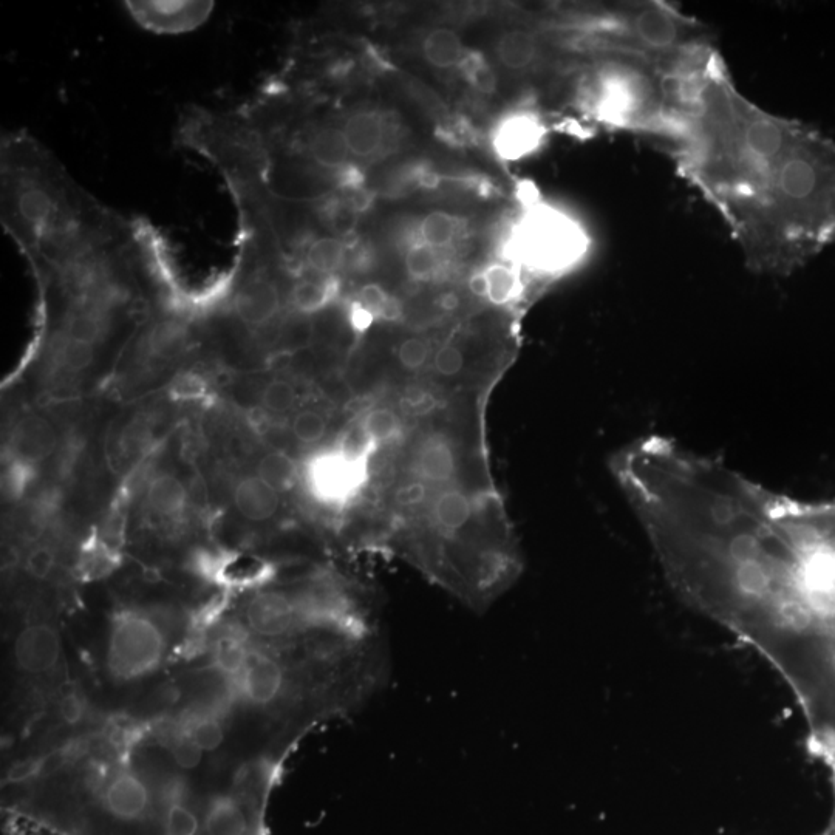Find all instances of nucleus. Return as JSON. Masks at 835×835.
<instances>
[{
  "label": "nucleus",
  "mask_w": 835,
  "mask_h": 835,
  "mask_svg": "<svg viewBox=\"0 0 835 835\" xmlns=\"http://www.w3.org/2000/svg\"><path fill=\"white\" fill-rule=\"evenodd\" d=\"M147 505L161 517H172L185 509L188 491L175 475L163 474L150 481L146 494Z\"/></svg>",
  "instance_id": "obj_18"
},
{
  "label": "nucleus",
  "mask_w": 835,
  "mask_h": 835,
  "mask_svg": "<svg viewBox=\"0 0 835 835\" xmlns=\"http://www.w3.org/2000/svg\"><path fill=\"white\" fill-rule=\"evenodd\" d=\"M251 645L246 633L240 630H225L214 642V664L223 675L236 681L245 667Z\"/></svg>",
  "instance_id": "obj_19"
},
{
  "label": "nucleus",
  "mask_w": 835,
  "mask_h": 835,
  "mask_svg": "<svg viewBox=\"0 0 835 835\" xmlns=\"http://www.w3.org/2000/svg\"><path fill=\"white\" fill-rule=\"evenodd\" d=\"M172 758L181 769H194L202 761L203 750L180 729V733L171 738L169 744Z\"/></svg>",
  "instance_id": "obj_33"
},
{
  "label": "nucleus",
  "mask_w": 835,
  "mask_h": 835,
  "mask_svg": "<svg viewBox=\"0 0 835 835\" xmlns=\"http://www.w3.org/2000/svg\"><path fill=\"white\" fill-rule=\"evenodd\" d=\"M279 503V492L259 475L242 478L234 489L237 512L249 522L262 523L273 519Z\"/></svg>",
  "instance_id": "obj_15"
},
{
  "label": "nucleus",
  "mask_w": 835,
  "mask_h": 835,
  "mask_svg": "<svg viewBox=\"0 0 835 835\" xmlns=\"http://www.w3.org/2000/svg\"><path fill=\"white\" fill-rule=\"evenodd\" d=\"M362 307L367 308L375 319L393 321L399 316V305L389 293L378 283H367L358 291L356 299Z\"/></svg>",
  "instance_id": "obj_28"
},
{
  "label": "nucleus",
  "mask_w": 835,
  "mask_h": 835,
  "mask_svg": "<svg viewBox=\"0 0 835 835\" xmlns=\"http://www.w3.org/2000/svg\"><path fill=\"white\" fill-rule=\"evenodd\" d=\"M155 794L137 774L120 771L99 792V811L121 829L141 828L154 811Z\"/></svg>",
  "instance_id": "obj_5"
},
{
  "label": "nucleus",
  "mask_w": 835,
  "mask_h": 835,
  "mask_svg": "<svg viewBox=\"0 0 835 835\" xmlns=\"http://www.w3.org/2000/svg\"><path fill=\"white\" fill-rule=\"evenodd\" d=\"M55 563V549L48 545H38L28 553L25 570L33 579L45 580L55 570Z\"/></svg>",
  "instance_id": "obj_34"
},
{
  "label": "nucleus",
  "mask_w": 835,
  "mask_h": 835,
  "mask_svg": "<svg viewBox=\"0 0 835 835\" xmlns=\"http://www.w3.org/2000/svg\"><path fill=\"white\" fill-rule=\"evenodd\" d=\"M542 116L532 110H517L501 118L492 133L495 154L505 161H519L539 149L545 140Z\"/></svg>",
  "instance_id": "obj_7"
},
{
  "label": "nucleus",
  "mask_w": 835,
  "mask_h": 835,
  "mask_svg": "<svg viewBox=\"0 0 835 835\" xmlns=\"http://www.w3.org/2000/svg\"><path fill=\"white\" fill-rule=\"evenodd\" d=\"M55 447V429L39 416H28L14 429L11 450L19 463H41L53 454Z\"/></svg>",
  "instance_id": "obj_13"
},
{
  "label": "nucleus",
  "mask_w": 835,
  "mask_h": 835,
  "mask_svg": "<svg viewBox=\"0 0 835 835\" xmlns=\"http://www.w3.org/2000/svg\"><path fill=\"white\" fill-rule=\"evenodd\" d=\"M166 648V634L152 617L138 611H123L110 627L107 668L118 682L138 681L157 672Z\"/></svg>",
  "instance_id": "obj_3"
},
{
  "label": "nucleus",
  "mask_w": 835,
  "mask_h": 835,
  "mask_svg": "<svg viewBox=\"0 0 835 835\" xmlns=\"http://www.w3.org/2000/svg\"><path fill=\"white\" fill-rule=\"evenodd\" d=\"M467 287H469V291H471L474 296L480 297V299H486V297H488V279H486L484 270L475 271V273L469 277Z\"/></svg>",
  "instance_id": "obj_40"
},
{
  "label": "nucleus",
  "mask_w": 835,
  "mask_h": 835,
  "mask_svg": "<svg viewBox=\"0 0 835 835\" xmlns=\"http://www.w3.org/2000/svg\"><path fill=\"white\" fill-rule=\"evenodd\" d=\"M56 355L64 367L70 370H84L95 359L96 348L69 341H55Z\"/></svg>",
  "instance_id": "obj_31"
},
{
  "label": "nucleus",
  "mask_w": 835,
  "mask_h": 835,
  "mask_svg": "<svg viewBox=\"0 0 835 835\" xmlns=\"http://www.w3.org/2000/svg\"><path fill=\"white\" fill-rule=\"evenodd\" d=\"M433 367L440 375L446 378H454L460 375L464 367V355L460 348L454 344H446L438 348L433 356Z\"/></svg>",
  "instance_id": "obj_35"
},
{
  "label": "nucleus",
  "mask_w": 835,
  "mask_h": 835,
  "mask_svg": "<svg viewBox=\"0 0 835 835\" xmlns=\"http://www.w3.org/2000/svg\"><path fill=\"white\" fill-rule=\"evenodd\" d=\"M370 460L347 454L339 446L319 452L305 469L308 489L330 508H345L369 483Z\"/></svg>",
  "instance_id": "obj_4"
},
{
  "label": "nucleus",
  "mask_w": 835,
  "mask_h": 835,
  "mask_svg": "<svg viewBox=\"0 0 835 835\" xmlns=\"http://www.w3.org/2000/svg\"><path fill=\"white\" fill-rule=\"evenodd\" d=\"M662 141L754 273L789 276L835 246V141L750 101L713 48L679 78Z\"/></svg>",
  "instance_id": "obj_1"
},
{
  "label": "nucleus",
  "mask_w": 835,
  "mask_h": 835,
  "mask_svg": "<svg viewBox=\"0 0 835 835\" xmlns=\"http://www.w3.org/2000/svg\"><path fill=\"white\" fill-rule=\"evenodd\" d=\"M406 271L413 280L429 282L441 270V251L426 243L415 242L407 248Z\"/></svg>",
  "instance_id": "obj_24"
},
{
  "label": "nucleus",
  "mask_w": 835,
  "mask_h": 835,
  "mask_svg": "<svg viewBox=\"0 0 835 835\" xmlns=\"http://www.w3.org/2000/svg\"><path fill=\"white\" fill-rule=\"evenodd\" d=\"M412 469L424 483H449L457 472L454 446L444 435H429L416 447Z\"/></svg>",
  "instance_id": "obj_12"
},
{
  "label": "nucleus",
  "mask_w": 835,
  "mask_h": 835,
  "mask_svg": "<svg viewBox=\"0 0 835 835\" xmlns=\"http://www.w3.org/2000/svg\"><path fill=\"white\" fill-rule=\"evenodd\" d=\"M461 223L455 215L446 211H432L424 217L418 226V242L426 243L432 248H449L460 236Z\"/></svg>",
  "instance_id": "obj_21"
},
{
  "label": "nucleus",
  "mask_w": 835,
  "mask_h": 835,
  "mask_svg": "<svg viewBox=\"0 0 835 835\" xmlns=\"http://www.w3.org/2000/svg\"><path fill=\"white\" fill-rule=\"evenodd\" d=\"M352 160H373L389 144L390 129L386 116L378 110H356L341 124Z\"/></svg>",
  "instance_id": "obj_9"
},
{
  "label": "nucleus",
  "mask_w": 835,
  "mask_h": 835,
  "mask_svg": "<svg viewBox=\"0 0 835 835\" xmlns=\"http://www.w3.org/2000/svg\"><path fill=\"white\" fill-rule=\"evenodd\" d=\"M348 321L352 324L353 330L365 331L372 327L376 319L358 300H353L352 304L348 305Z\"/></svg>",
  "instance_id": "obj_39"
},
{
  "label": "nucleus",
  "mask_w": 835,
  "mask_h": 835,
  "mask_svg": "<svg viewBox=\"0 0 835 835\" xmlns=\"http://www.w3.org/2000/svg\"><path fill=\"white\" fill-rule=\"evenodd\" d=\"M495 55L505 69L526 72L536 67L543 56L542 42L532 31L509 30L495 44Z\"/></svg>",
  "instance_id": "obj_16"
},
{
  "label": "nucleus",
  "mask_w": 835,
  "mask_h": 835,
  "mask_svg": "<svg viewBox=\"0 0 835 835\" xmlns=\"http://www.w3.org/2000/svg\"><path fill=\"white\" fill-rule=\"evenodd\" d=\"M304 154L314 167L328 175L353 161L342 127L334 123L317 124L308 130Z\"/></svg>",
  "instance_id": "obj_10"
},
{
  "label": "nucleus",
  "mask_w": 835,
  "mask_h": 835,
  "mask_svg": "<svg viewBox=\"0 0 835 835\" xmlns=\"http://www.w3.org/2000/svg\"><path fill=\"white\" fill-rule=\"evenodd\" d=\"M427 498V484L421 480L407 481L399 486L395 492V503L398 508L415 509Z\"/></svg>",
  "instance_id": "obj_36"
},
{
  "label": "nucleus",
  "mask_w": 835,
  "mask_h": 835,
  "mask_svg": "<svg viewBox=\"0 0 835 835\" xmlns=\"http://www.w3.org/2000/svg\"><path fill=\"white\" fill-rule=\"evenodd\" d=\"M488 279V297L492 305L505 307L519 299L523 293V282L515 266L503 262L492 263L484 268Z\"/></svg>",
  "instance_id": "obj_20"
},
{
  "label": "nucleus",
  "mask_w": 835,
  "mask_h": 835,
  "mask_svg": "<svg viewBox=\"0 0 835 835\" xmlns=\"http://www.w3.org/2000/svg\"><path fill=\"white\" fill-rule=\"evenodd\" d=\"M294 437L304 444H316L325 437L327 433V421L321 413L316 410H302L294 416L293 426Z\"/></svg>",
  "instance_id": "obj_29"
},
{
  "label": "nucleus",
  "mask_w": 835,
  "mask_h": 835,
  "mask_svg": "<svg viewBox=\"0 0 835 835\" xmlns=\"http://www.w3.org/2000/svg\"><path fill=\"white\" fill-rule=\"evenodd\" d=\"M181 730L197 744L203 752L219 749L225 740L222 724L209 713H195L185 721Z\"/></svg>",
  "instance_id": "obj_23"
},
{
  "label": "nucleus",
  "mask_w": 835,
  "mask_h": 835,
  "mask_svg": "<svg viewBox=\"0 0 835 835\" xmlns=\"http://www.w3.org/2000/svg\"><path fill=\"white\" fill-rule=\"evenodd\" d=\"M124 5L133 21L157 35L197 30L214 10L212 2H126Z\"/></svg>",
  "instance_id": "obj_6"
},
{
  "label": "nucleus",
  "mask_w": 835,
  "mask_h": 835,
  "mask_svg": "<svg viewBox=\"0 0 835 835\" xmlns=\"http://www.w3.org/2000/svg\"><path fill=\"white\" fill-rule=\"evenodd\" d=\"M339 294L336 277L317 276L304 271L302 277L294 280L288 293V302L294 313L313 316L327 310Z\"/></svg>",
  "instance_id": "obj_14"
},
{
  "label": "nucleus",
  "mask_w": 835,
  "mask_h": 835,
  "mask_svg": "<svg viewBox=\"0 0 835 835\" xmlns=\"http://www.w3.org/2000/svg\"><path fill=\"white\" fill-rule=\"evenodd\" d=\"M359 421H361L362 427L369 435L370 440L378 447L381 444L396 440L401 430H403V424H401L398 413L389 409V407H378V409L370 410Z\"/></svg>",
  "instance_id": "obj_25"
},
{
  "label": "nucleus",
  "mask_w": 835,
  "mask_h": 835,
  "mask_svg": "<svg viewBox=\"0 0 835 835\" xmlns=\"http://www.w3.org/2000/svg\"><path fill=\"white\" fill-rule=\"evenodd\" d=\"M44 760L41 758H28V760L19 761L14 764L7 774L8 784H22L30 781L31 778L38 777L44 771Z\"/></svg>",
  "instance_id": "obj_38"
},
{
  "label": "nucleus",
  "mask_w": 835,
  "mask_h": 835,
  "mask_svg": "<svg viewBox=\"0 0 835 835\" xmlns=\"http://www.w3.org/2000/svg\"><path fill=\"white\" fill-rule=\"evenodd\" d=\"M86 710V701L78 693H67L59 701V716L69 726H76V724L81 723L84 720V716H86Z\"/></svg>",
  "instance_id": "obj_37"
},
{
  "label": "nucleus",
  "mask_w": 835,
  "mask_h": 835,
  "mask_svg": "<svg viewBox=\"0 0 835 835\" xmlns=\"http://www.w3.org/2000/svg\"><path fill=\"white\" fill-rule=\"evenodd\" d=\"M460 297L457 296L455 293H444L438 297L437 305L443 311H455L460 308Z\"/></svg>",
  "instance_id": "obj_41"
},
{
  "label": "nucleus",
  "mask_w": 835,
  "mask_h": 835,
  "mask_svg": "<svg viewBox=\"0 0 835 835\" xmlns=\"http://www.w3.org/2000/svg\"><path fill=\"white\" fill-rule=\"evenodd\" d=\"M430 345L421 338H409L398 347L399 364L410 372L423 369L430 358Z\"/></svg>",
  "instance_id": "obj_32"
},
{
  "label": "nucleus",
  "mask_w": 835,
  "mask_h": 835,
  "mask_svg": "<svg viewBox=\"0 0 835 835\" xmlns=\"http://www.w3.org/2000/svg\"><path fill=\"white\" fill-rule=\"evenodd\" d=\"M421 50H423L424 59L435 69L441 70H458L467 53L460 36L450 28H437V30L430 31L429 35L424 38Z\"/></svg>",
  "instance_id": "obj_17"
},
{
  "label": "nucleus",
  "mask_w": 835,
  "mask_h": 835,
  "mask_svg": "<svg viewBox=\"0 0 835 835\" xmlns=\"http://www.w3.org/2000/svg\"><path fill=\"white\" fill-rule=\"evenodd\" d=\"M314 325L310 316L294 313L283 317L277 331V342L285 350H299L307 347L313 339Z\"/></svg>",
  "instance_id": "obj_27"
},
{
  "label": "nucleus",
  "mask_w": 835,
  "mask_h": 835,
  "mask_svg": "<svg viewBox=\"0 0 835 835\" xmlns=\"http://www.w3.org/2000/svg\"><path fill=\"white\" fill-rule=\"evenodd\" d=\"M14 661L27 675L53 672L61 658V639L55 627L33 624L25 627L14 641Z\"/></svg>",
  "instance_id": "obj_8"
},
{
  "label": "nucleus",
  "mask_w": 835,
  "mask_h": 835,
  "mask_svg": "<svg viewBox=\"0 0 835 835\" xmlns=\"http://www.w3.org/2000/svg\"><path fill=\"white\" fill-rule=\"evenodd\" d=\"M458 70L475 92L481 95H494L497 90V76L488 59L484 58L481 53L467 50Z\"/></svg>",
  "instance_id": "obj_26"
},
{
  "label": "nucleus",
  "mask_w": 835,
  "mask_h": 835,
  "mask_svg": "<svg viewBox=\"0 0 835 835\" xmlns=\"http://www.w3.org/2000/svg\"><path fill=\"white\" fill-rule=\"evenodd\" d=\"M509 251L532 273L553 277L579 263L587 251V239L562 212L532 203L512 232Z\"/></svg>",
  "instance_id": "obj_2"
},
{
  "label": "nucleus",
  "mask_w": 835,
  "mask_h": 835,
  "mask_svg": "<svg viewBox=\"0 0 835 835\" xmlns=\"http://www.w3.org/2000/svg\"><path fill=\"white\" fill-rule=\"evenodd\" d=\"M257 475L277 492L290 491L299 478V467L290 455L271 452L260 460Z\"/></svg>",
  "instance_id": "obj_22"
},
{
  "label": "nucleus",
  "mask_w": 835,
  "mask_h": 835,
  "mask_svg": "<svg viewBox=\"0 0 835 835\" xmlns=\"http://www.w3.org/2000/svg\"><path fill=\"white\" fill-rule=\"evenodd\" d=\"M302 268L317 276L336 277L347 268L352 256V246L348 240L319 232L308 236L300 245Z\"/></svg>",
  "instance_id": "obj_11"
},
{
  "label": "nucleus",
  "mask_w": 835,
  "mask_h": 835,
  "mask_svg": "<svg viewBox=\"0 0 835 835\" xmlns=\"http://www.w3.org/2000/svg\"><path fill=\"white\" fill-rule=\"evenodd\" d=\"M297 401V392L293 384L282 379L271 381L262 393V404L273 413H287Z\"/></svg>",
  "instance_id": "obj_30"
}]
</instances>
